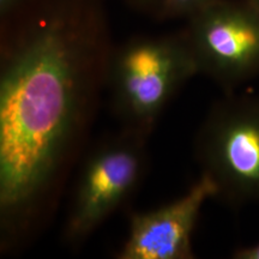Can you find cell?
<instances>
[{
	"instance_id": "cell-9",
	"label": "cell",
	"mask_w": 259,
	"mask_h": 259,
	"mask_svg": "<svg viewBox=\"0 0 259 259\" xmlns=\"http://www.w3.org/2000/svg\"><path fill=\"white\" fill-rule=\"evenodd\" d=\"M30 0H0V18L14 14Z\"/></svg>"
},
{
	"instance_id": "cell-8",
	"label": "cell",
	"mask_w": 259,
	"mask_h": 259,
	"mask_svg": "<svg viewBox=\"0 0 259 259\" xmlns=\"http://www.w3.org/2000/svg\"><path fill=\"white\" fill-rule=\"evenodd\" d=\"M161 0H127V4L136 11L156 17Z\"/></svg>"
},
{
	"instance_id": "cell-4",
	"label": "cell",
	"mask_w": 259,
	"mask_h": 259,
	"mask_svg": "<svg viewBox=\"0 0 259 259\" xmlns=\"http://www.w3.org/2000/svg\"><path fill=\"white\" fill-rule=\"evenodd\" d=\"M148 139L121 127L97 142L85 155L65 220V245L80 247L135 196L148 170Z\"/></svg>"
},
{
	"instance_id": "cell-6",
	"label": "cell",
	"mask_w": 259,
	"mask_h": 259,
	"mask_svg": "<svg viewBox=\"0 0 259 259\" xmlns=\"http://www.w3.org/2000/svg\"><path fill=\"white\" fill-rule=\"evenodd\" d=\"M218 190L200 174L189 191L173 202L130 216L127 239L118 252L119 259H191L192 234L199 213Z\"/></svg>"
},
{
	"instance_id": "cell-3",
	"label": "cell",
	"mask_w": 259,
	"mask_h": 259,
	"mask_svg": "<svg viewBox=\"0 0 259 259\" xmlns=\"http://www.w3.org/2000/svg\"><path fill=\"white\" fill-rule=\"evenodd\" d=\"M194 154L216 198L234 209L259 203V95L233 92L213 102L197 131Z\"/></svg>"
},
{
	"instance_id": "cell-2",
	"label": "cell",
	"mask_w": 259,
	"mask_h": 259,
	"mask_svg": "<svg viewBox=\"0 0 259 259\" xmlns=\"http://www.w3.org/2000/svg\"><path fill=\"white\" fill-rule=\"evenodd\" d=\"M196 74L183 30L138 35L114 45L107 73L113 113L121 127L149 137L169 102Z\"/></svg>"
},
{
	"instance_id": "cell-1",
	"label": "cell",
	"mask_w": 259,
	"mask_h": 259,
	"mask_svg": "<svg viewBox=\"0 0 259 259\" xmlns=\"http://www.w3.org/2000/svg\"><path fill=\"white\" fill-rule=\"evenodd\" d=\"M107 0H30L0 18V253L56 215L107 90Z\"/></svg>"
},
{
	"instance_id": "cell-7",
	"label": "cell",
	"mask_w": 259,
	"mask_h": 259,
	"mask_svg": "<svg viewBox=\"0 0 259 259\" xmlns=\"http://www.w3.org/2000/svg\"><path fill=\"white\" fill-rule=\"evenodd\" d=\"M210 2L212 0H161L155 18L160 21L176 18L186 19Z\"/></svg>"
},
{
	"instance_id": "cell-11",
	"label": "cell",
	"mask_w": 259,
	"mask_h": 259,
	"mask_svg": "<svg viewBox=\"0 0 259 259\" xmlns=\"http://www.w3.org/2000/svg\"><path fill=\"white\" fill-rule=\"evenodd\" d=\"M250 2L255 6V8L259 10V0H250Z\"/></svg>"
},
{
	"instance_id": "cell-10",
	"label": "cell",
	"mask_w": 259,
	"mask_h": 259,
	"mask_svg": "<svg viewBox=\"0 0 259 259\" xmlns=\"http://www.w3.org/2000/svg\"><path fill=\"white\" fill-rule=\"evenodd\" d=\"M232 257L235 259H259V242L238 248L233 252Z\"/></svg>"
},
{
	"instance_id": "cell-5",
	"label": "cell",
	"mask_w": 259,
	"mask_h": 259,
	"mask_svg": "<svg viewBox=\"0 0 259 259\" xmlns=\"http://www.w3.org/2000/svg\"><path fill=\"white\" fill-rule=\"evenodd\" d=\"M181 30L197 72L225 94L259 74V10L250 0H212Z\"/></svg>"
}]
</instances>
